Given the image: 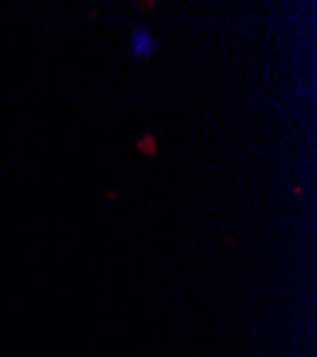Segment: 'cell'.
<instances>
[{
  "label": "cell",
  "mask_w": 317,
  "mask_h": 357,
  "mask_svg": "<svg viewBox=\"0 0 317 357\" xmlns=\"http://www.w3.org/2000/svg\"><path fill=\"white\" fill-rule=\"evenodd\" d=\"M157 52V38L152 29L146 26H137L129 32V54H132V61H149V57Z\"/></svg>",
  "instance_id": "1"
}]
</instances>
